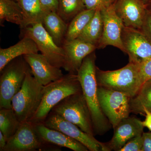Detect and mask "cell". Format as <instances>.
Segmentation results:
<instances>
[{"label": "cell", "mask_w": 151, "mask_h": 151, "mask_svg": "<svg viewBox=\"0 0 151 151\" xmlns=\"http://www.w3.org/2000/svg\"><path fill=\"white\" fill-rule=\"evenodd\" d=\"M96 60L94 51L84 58L76 74L90 111L94 134L103 135L111 129L112 125L103 113L98 100Z\"/></svg>", "instance_id": "cell-1"}, {"label": "cell", "mask_w": 151, "mask_h": 151, "mask_svg": "<svg viewBox=\"0 0 151 151\" xmlns=\"http://www.w3.org/2000/svg\"><path fill=\"white\" fill-rule=\"evenodd\" d=\"M82 92L76 73H69L43 86L42 97L38 109L29 122L43 124L52 108L72 94Z\"/></svg>", "instance_id": "cell-2"}, {"label": "cell", "mask_w": 151, "mask_h": 151, "mask_svg": "<svg viewBox=\"0 0 151 151\" xmlns=\"http://www.w3.org/2000/svg\"><path fill=\"white\" fill-rule=\"evenodd\" d=\"M98 86L122 92L134 97L142 86L139 63L129 62L124 67L114 70H103L96 67Z\"/></svg>", "instance_id": "cell-3"}, {"label": "cell", "mask_w": 151, "mask_h": 151, "mask_svg": "<svg viewBox=\"0 0 151 151\" xmlns=\"http://www.w3.org/2000/svg\"><path fill=\"white\" fill-rule=\"evenodd\" d=\"M43 86L35 80L30 69L21 88L12 99V108L21 123L29 122L37 111L42 99Z\"/></svg>", "instance_id": "cell-4"}, {"label": "cell", "mask_w": 151, "mask_h": 151, "mask_svg": "<svg viewBox=\"0 0 151 151\" xmlns=\"http://www.w3.org/2000/svg\"><path fill=\"white\" fill-rule=\"evenodd\" d=\"M30 69L23 55L9 62L0 71V109L12 108V99L21 88Z\"/></svg>", "instance_id": "cell-5"}, {"label": "cell", "mask_w": 151, "mask_h": 151, "mask_svg": "<svg viewBox=\"0 0 151 151\" xmlns=\"http://www.w3.org/2000/svg\"><path fill=\"white\" fill-rule=\"evenodd\" d=\"M51 111L76 125L85 133L95 135L90 111L82 91L66 97Z\"/></svg>", "instance_id": "cell-6"}, {"label": "cell", "mask_w": 151, "mask_h": 151, "mask_svg": "<svg viewBox=\"0 0 151 151\" xmlns=\"http://www.w3.org/2000/svg\"><path fill=\"white\" fill-rule=\"evenodd\" d=\"M97 95L101 110L113 128L131 113V97L122 92L98 86Z\"/></svg>", "instance_id": "cell-7"}, {"label": "cell", "mask_w": 151, "mask_h": 151, "mask_svg": "<svg viewBox=\"0 0 151 151\" xmlns=\"http://www.w3.org/2000/svg\"><path fill=\"white\" fill-rule=\"evenodd\" d=\"M21 29L22 37L32 39L49 62L59 68H63L65 62L64 50L62 47L56 45L42 23L31 25Z\"/></svg>", "instance_id": "cell-8"}, {"label": "cell", "mask_w": 151, "mask_h": 151, "mask_svg": "<svg viewBox=\"0 0 151 151\" xmlns=\"http://www.w3.org/2000/svg\"><path fill=\"white\" fill-rule=\"evenodd\" d=\"M43 124L49 128L59 131L78 141L86 146L89 151H110L105 143L97 140L94 136L83 132L76 125L52 111Z\"/></svg>", "instance_id": "cell-9"}, {"label": "cell", "mask_w": 151, "mask_h": 151, "mask_svg": "<svg viewBox=\"0 0 151 151\" xmlns=\"http://www.w3.org/2000/svg\"><path fill=\"white\" fill-rule=\"evenodd\" d=\"M55 145L44 143L38 135L35 124L23 122L13 136L7 141L4 151H34L56 150Z\"/></svg>", "instance_id": "cell-10"}, {"label": "cell", "mask_w": 151, "mask_h": 151, "mask_svg": "<svg viewBox=\"0 0 151 151\" xmlns=\"http://www.w3.org/2000/svg\"><path fill=\"white\" fill-rule=\"evenodd\" d=\"M122 40L129 62L139 63L151 58V41L140 29L124 26Z\"/></svg>", "instance_id": "cell-11"}, {"label": "cell", "mask_w": 151, "mask_h": 151, "mask_svg": "<svg viewBox=\"0 0 151 151\" xmlns=\"http://www.w3.org/2000/svg\"><path fill=\"white\" fill-rule=\"evenodd\" d=\"M103 22V31L97 49H103L108 45L117 47L124 52L122 32L124 25L115 11L114 4L100 10Z\"/></svg>", "instance_id": "cell-12"}, {"label": "cell", "mask_w": 151, "mask_h": 151, "mask_svg": "<svg viewBox=\"0 0 151 151\" xmlns=\"http://www.w3.org/2000/svg\"><path fill=\"white\" fill-rule=\"evenodd\" d=\"M35 80L42 86H46L63 76L60 68L52 65L42 54L31 53L23 55Z\"/></svg>", "instance_id": "cell-13"}, {"label": "cell", "mask_w": 151, "mask_h": 151, "mask_svg": "<svg viewBox=\"0 0 151 151\" xmlns=\"http://www.w3.org/2000/svg\"><path fill=\"white\" fill-rule=\"evenodd\" d=\"M62 47L65 53L63 68L69 73H77L86 56L95 51L97 47L78 38L64 41Z\"/></svg>", "instance_id": "cell-14"}, {"label": "cell", "mask_w": 151, "mask_h": 151, "mask_svg": "<svg viewBox=\"0 0 151 151\" xmlns=\"http://www.w3.org/2000/svg\"><path fill=\"white\" fill-rule=\"evenodd\" d=\"M142 121L135 117L123 119L115 128L111 140L105 143L109 150L119 151L128 141L142 135L144 129Z\"/></svg>", "instance_id": "cell-15"}, {"label": "cell", "mask_w": 151, "mask_h": 151, "mask_svg": "<svg viewBox=\"0 0 151 151\" xmlns=\"http://www.w3.org/2000/svg\"><path fill=\"white\" fill-rule=\"evenodd\" d=\"M114 5L124 26L140 29L147 11L142 0H116Z\"/></svg>", "instance_id": "cell-16"}, {"label": "cell", "mask_w": 151, "mask_h": 151, "mask_svg": "<svg viewBox=\"0 0 151 151\" xmlns=\"http://www.w3.org/2000/svg\"><path fill=\"white\" fill-rule=\"evenodd\" d=\"M41 140L45 144L59 147H65L74 151H88V149L78 141L57 130L46 127L43 124H34Z\"/></svg>", "instance_id": "cell-17"}, {"label": "cell", "mask_w": 151, "mask_h": 151, "mask_svg": "<svg viewBox=\"0 0 151 151\" xmlns=\"http://www.w3.org/2000/svg\"><path fill=\"white\" fill-rule=\"evenodd\" d=\"M36 44L29 38L23 37L18 43L6 48L0 49V71L9 62L21 56L38 53Z\"/></svg>", "instance_id": "cell-18"}, {"label": "cell", "mask_w": 151, "mask_h": 151, "mask_svg": "<svg viewBox=\"0 0 151 151\" xmlns=\"http://www.w3.org/2000/svg\"><path fill=\"white\" fill-rule=\"evenodd\" d=\"M42 23L56 45L62 47L61 45L65 39L68 24L65 22L56 12H51L47 14Z\"/></svg>", "instance_id": "cell-19"}, {"label": "cell", "mask_w": 151, "mask_h": 151, "mask_svg": "<svg viewBox=\"0 0 151 151\" xmlns=\"http://www.w3.org/2000/svg\"><path fill=\"white\" fill-rule=\"evenodd\" d=\"M18 3L24 15L23 24L21 28L42 22L47 13L44 10L40 0H19Z\"/></svg>", "instance_id": "cell-20"}, {"label": "cell", "mask_w": 151, "mask_h": 151, "mask_svg": "<svg viewBox=\"0 0 151 151\" xmlns=\"http://www.w3.org/2000/svg\"><path fill=\"white\" fill-rule=\"evenodd\" d=\"M103 22L100 9L96 10L94 16L77 38L98 46L103 35Z\"/></svg>", "instance_id": "cell-21"}, {"label": "cell", "mask_w": 151, "mask_h": 151, "mask_svg": "<svg viewBox=\"0 0 151 151\" xmlns=\"http://www.w3.org/2000/svg\"><path fill=\"white\" fill-rule=\"evenodd\" d=\"M5 21L22 27L24 22L23 12L18 2L15 0H0L1 26Z\"/></svg>", "instance_id": "cell-22"}, {"label": "cell", "mask_w": 151, "mask_h": 151, "mask_svg": "<svg viewBox=\"0 0 151 151\" xmlns=\"http://www.w3.org/2000/svg\"><path fill=\"white\" fill-rule=\"evenodd\" d=\"M131 113L144 116L145 110L151 112V80L141 86L137 94L131 98Z\"/></svg>", "instance_id": "cell-23"}, {"label": "cell", "mask_w": 151, "mask_h": 151, "mask_svg": "<svg viewBox=\"0 0 151 151\" xmlns=\"http://www.w3.org/2000/svg\"><path fill=\"white\" fill-rule=\"evenodd\" d=\"M96 10L86 9L74 17L68 25L64 41L77 38L93 18Z\"/></svg>", "instance_id": "cell-24"}, {"label": "cell", "mask_w": 151, "mask_h": 151, "mask_svg": "<svg viewBox=\"0 0 151 151\" xmlns=\"http://www.w3.org/2000/svg\"><path fill=\"white\" fill-rule=\"evenodd\" d=\"M0 109V131L8 141L15 134L21 123L12 108Z\"/></svg>", "instance_id": "cell-25"}, {"label": "cell", "mask_w": 151, "mask_h": 151, "mask_svg": "<svg viewBox=\"0 0 151 151\" xmlns=\"http://www.w3.org/2000/svg\"><path fill=\"white\" fill-rule=\"evenodd\" d=\"M86 9L83 0H59L57 12L68 24L74 17Z\"/></svg>", "instance_id": "cell-26"}, {"label": "cell", "mask_w": 151, "mask_h": 151, "mask_svg": "<svg viewBox=\"0 0 151 151\" xmlns=\"http://www.w3.org/2000/svg\"><path fill=\"white\" fill-rule=\"evenodd\" d=\"M139 73L142 85L151 80V58L144 60L139 63Z\"/></svg>", "instance_id": "cell-27"}, {"label": "cell", "mask_w": 151, "mask_h": 151, "mask_svg": "<svg viewBox=\"0 0 151 151\" xmlns=\"http://www.w3.org/2000/svg\"><path fill=\"white\" fill-rule=\"evenodd\" d=\"M142 135H139L128 141L119 151H142Z\"/></svg>", "instance_id": "cell-28"}, {"label": "cell", "mask_w": 151, "mask_h": 151, "mask_svg": "<svg viewBox=\"0 0 151 151\" xmlns=\"http://www.w3.org/2000/svg\"><path fill=\"white\" fill-rule=\"evenodd\" d=\"M83 1L87 9L101 10L113 4L110 0H83Z\"/></svg>", "instance_id": "cell-29"}, {"label": "cell", "mask_w": 151, "mask_h": 151, "mask_svg": "<svg viewBox=\"0 0 151 151\" xmlns=\"http://www.w3.org/2000/svg\"><path fill=\"white\" fill-rule=\"evenodd\" d=\"M140 30L151 41V12L147 9Z\"/></svg>", "instance_id": "cell-30"}, {"label": "cell", "mask_w": 151, "mask_h": 151, "mask_svg": "<svg viewBox=\"0 0 151 151\" xmlns=\"http://www.w3.org/2000/svg\"><path fill=\"white\" fill-rule=\"evenodd\" d=\"M42 8L47 13L57 12L59 0H40Z\"/></svg>", "instance_id": "cell-31"}, {"label": "cell", "mask_w": 151, "mask_h": 151, "mask_svg": "<svg viewBox=\"0 0 151 151\" xmlns=\"http://www.w3.org/2000/svg\"><path fill=\"white\" fill-rule=\"evenodd\" d=\"M142 137L143 145L142 151H151V132H143Z\"/></svg>", "instance_id": "cell-32"}, {"label": "cell", "mask_w": 151, "mask_h": 151, "mask_svg": "<svg viewBox=\"0 0 151 151\" xmlns=\"http://www.w3.org/2000/svg\"><path fill=\"white\" fill-rule=\"evenodd\" d=\"M144 116L145 117V121L142 122L143 126L147 127L151 132V112L145 110L144 111Z\"/></svg>", "instance_id": "cell-33"}, {"label": "cell", "mask_w": 151, "mask_h": 151, "mask_svg": "<svg viewBox=\"0 0 151 151\" xmlns=\"http://www.w3.org/2000/svg\"><path fill=\"white\" fill-rule=\"evenodd\" d=\"M6 139L0 131V151H4L7 144Z\"/></svg>", "instance_id": "cell-34"}, {"label": "cell", "mask_w": 151, "mask_h": 151, "mask_svg": "<svg viewBox=\"0 0 151 151\" xmlns=\"http://www.w3.org/2000/svg\"><path fill=\"white\" fill-rule=\"evenodd\" d=\"M146 6L147 9L151 12V1L146 4Z\"/></svg>", "instance_id": "cell-35"}, {"label": "cell", "mask_w": 151, "mask_h": 151, "mask_svg": "<svg viewBox=\"0 0 151 151\" xmlns=\"http://www.w3.org/2000/svg\"><path fill=\"white\" fill-rule=\"evenodd\" d=\"M142 1L146 5V4H147L148 3L151 1V0H142Z\"/></svg>", "instance_id": "cell-36"}, {"label": "cell", "mask_w": 151, "mask_h": 151, "mask_svg": "<svg viewBox=\"0 0 151 151\" xmlns=\"http://www.w3.org/2000/svg\"><path fill=\"white\" fill-rule=\"evenodd\" d=\"M110 1H111V3H112V4H113V3H114L116 2V0H110Z\"/></svg>", "instance_id": "cell-37"}, {"label": "cell", "mask_w": 151, "mask_h": 151, "mask_svg": "<svg viewBox=\"0 0 151 151\" xmlns=\"http://www.w3.org/2000/svg\"><path fill=\"white\" fill-rule=\"evenodd\" d=\"M15 1H16L18 2L19 0H15Z\"/></svg>", "instance_id": "cell-38"}]
</instances>
